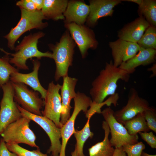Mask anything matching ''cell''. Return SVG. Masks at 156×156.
I'll return each mask as SVG.
<instances>
[{
    "label": "cell",
    "instance_id": "cell-23",
    "mask_svg": "<svg viewBox=\"0 0 156 156\" xmlns=\"http://www.w3.org/2000/svg\"><path fill=\"white\" fill-rule=\"evenodd\" d=\"M138 11L140 17L144 18L150 25L156 27V0H142Z\"/></svg>",
    "mask_w": 156,
    "mask_h": 156
},
{
    "label": "cell",
    "instance_id": "cell-5",
    "mask_svg": "<svg viewBox=\"0 0 156 156\" xmlns=\"http://www.w3.org/2000/svg\"><path fill=\"white\" fill-rule=\"evenodd\" d=\"M31 120L22 116L9 124L1 135L6 143H23L39 148L36 144V136L29 127Z\"/></svg>",
    "mask_w": 156,
    "mask_h": 156
},
{
    "label": "cell",
    "instance_id": "cell-31",
    "mask_svg": "<svg viewBox=\"0 0 156 156\" xmlns=\"http://www.w3.org/2000/svg\"><path fill=\"white\" fill-rule=\"evenodd\" d=\"M142 139L153 148H156V137L152 132L138 133Z\"/></svg>",
    "mask_w": 156,
    "mask_h": 156
},
{
    "label": "cell",
    "instance_id": "cell-35",
    "mask_svg": "<svg viewBox=\"0 0 156 156\" xmlns=\"http://www.w3.org/2000/svg\"><path fill=\"white\" fill-rule=\"evenodd\" d=\"M37 10H41L44 5V0H33Z\"/></svg>",
    "mask_w": 156,
    "mask_h": 156
},
{
    "label": "cell",
    "instance_id": "cell-26",
    "mask_svg": "<svg viewBox=\"0 0 156 156\" xmlns=\"http://www.w3.org/2000/svg\"><path fill=\"white\" fill-rule=\"evenodd\" d=\"M5 54L0 58V89L10 80V75L12 73L18 71V69L10 64L9 55Z\"/></svg>",
    "mask_w": 156,
    "mask_h": 156
},
{
    "label": "cell",
    "instance_id": "cell-29",
    "mask_svg": "<svg viewBox=\"0 0 156 156\" xmlns=\"http://www.w3.org/2000/svg\"><path fill=\"white\" fill-rule=\"evenodd\" d=\"M127 156H141L143 151L145 148V144L142 142L133 144H127L122 146Z\"/></svg>",
    "mask_w": 156,
    "mask_h": 156
},
{
    "label": "cell",
    "instance_id": "cell-9",
    "mask_svg": "<svg viewBox=\"0 0 156 156\" xmlns=\"http://www.w3.org/2000/svg\"><path fill=\"white\" fill-rule=\"evenodd\" d=\"M73 99L74 107L72 114L60 128L62 143L59 156H66V148L68 140L75 131V123L77 116L81 111L86 114L88 107L90 106L92 103L91 98L79 92H76V96Z\"/></svg>",
    "mask_w": 156,
    "mask_h": 156
},
{
    "label": "cell",
    "instance_id": "cell-39",
    "mask_svg": "<svg viewBox=\"0 0 156 156\" xmlns=\"http://www.w3.org/2000/svg\"><path fill=\"white\" fill-rule=\"evenodd\" d=\"M141 156H156V155H150L143 151L142 153Z\"/></svg>",
    "mask_w": 156,
    "mask_h": 156
},
{
    "label": "cell",
    "instance_id": "cell-14",
    "mask_svg": "<svg viewBox=\"0 0 156 156\" xmlns=\"http://www.w3.org/2000/svg\"><path fill=\"white\" fill-rule=\"evenodd\" d=\"M120 0H91L89 5L90 12L86 22V25L92 27L96 24L98 20L102 17L111 16L113 8L121 3Z\"/></svg>",
    "mask_w": 156,
    "mask_h": 156
},
{
    "label": "cell",
    "instance_id": "cell-1",
    "mask_svg": "<svg viewBox=\"0 0 156 156\" xmlns=\"http://www.w3.org/2000/svg\"><path fill=\"white\" fill-rule=\"evenodd\" d=\"M130 75L125 70L114 66L112 61L106 63L105 68L100 71L92 82L90 91L92 103L88 114L93 115L96 113H101L104 99L116 93L118 81L121 80L127 82Z\"/></svg>",
    "mask_w": 156,
    "mask_h": 156
},
{
    "label": "cell",
    "instance_id": "cell-17",
    "mask_svg": "<svg viewBox=\"0 0 156 156\" xmlns=\"http://www.w3.org/2000/svg\"><path fill=\"white\" fill-rule=\"evenodd\" d=\"M63 78V83L61 89L62 109L60 122L63 125L70 117V105L72 99L75 96V88L78 80L68 76Z\"/></svg>",
    "mask_w": 156,
    "mask_h": 156
},
{
    "label": "cell",
    "instance_id": "cell-34",
    "mask_svg": "<svg viewBox=\"0 0 156 156\" xmlns=\"http://www.w3.org/2000/svg\"><path fill=\"white\" fill-rule=\"evenodd\" d=\"M113 156H127L122 147L115 148Z\"/></svg>",
    "mask_w": 156,
    "mask_h": 156
},
{
    "label": "cell",
    "instance_id": "cell-12",
    "mask_svg": "<svg viewBox=\"0 0 156 156\" xmlns=\"http://www.w3.org/2000/svg\"><path fill=\"white\" fill-rule=\"evenodd\" d=\"M62 86L55 84L53 81L48 85L44 99V108L41 112L42 115L52 120L58 128L63 125L60 122L62 109V99L59 92Z\"/></svg>",
    "mask_w": 156,
    "mask_h": 156
},
{
    "label": "cell",
    "instance_id": "cell-20",
    "mask_svg": "<svg viewBox=\"0 0 156 156\" xmlns=\"http://www.w3.org/2000/svg\"><path fill=\"white\" fill-rule=\"evenodd\" d=\"M156 54V49H145L140 47V49L134 56L122 63L119 67L130 74L140 65L146 66L155 62Z\"/></svg>",
    "mask_w": 156,
    "mask_h": 156
},
{
    "label": "cell",
    "instance_id": "cell-33",
    "mask_svg": "<svg viewBox=\"0 0 156 156\" xmlns=\"http://www.w3.org/2000/svg\"><path fill=\"white\" fill-rule=\"evenodd\" d=\"M0 156H18L15 153L10 151L2 138L0 139Z\"/></svg>",
    "mask_w": 156,
    "mask_h": 156
},
{
    "label": "cell",
    "instance_id": "cell-2",
    "mask_svg": "<svg viewBox=\"0 0 156 156\" xmlns=\"http://www.w3.org/2000/svg\"><path fill=\"white\" fill-rule=\"evenodd\" d=\"M45 35L44 33L40 31L25 36L19 44L15 47L14 53H9L1 48L0 50L12 56L10 58L9 62L14 64L17 69L28 70L26 63L29 59L36 57L38 60L42 57L53 59L52 53L49 51L42 52L38 48V40Z\"/></svg>",
    "mask_w": 156,
    "mask_h": 156
},
{
    "label": "cell",
    "instance_id": "cell-30",
    "mask_svg": "<svg viewBox=\"0 0 156 156\" xmlns=\"http://www.w3.org/2000/svg\"><path fill=\"white\" fill-rule=\"evenodd\" d=\"M147 126L150 130L156 133V112L155 109L150 107L143 112Z\"/></svg>",
    "mask_w": 156,
    "mask_h": 156
},
{
    "label": "cell",
    "instance_id": "cell-13",
    "mask_svg": "<svg viewBox=\"0 0 156 156\" xmlns=\"http://www.w3.org/2000/svg\"><path fill=\"white\" fill-rule=\"evenodd\" d=\"M150 107L148 101L140 96L136 90L132 88L129 91L126 105L114 112L113 115L118 122L123 125L126 121L144 112Z\"/></svg>",
    "mask_w": 156,
    "mask_h": 156
},
{
    "label": "cell",
    "instance_id": "cell-37",
    "mask_svg": "<svg viewBox=\"0 0 156 156\" xmlns=\"http://www.w3.org/2000/svg\"><path fill=\"white\" fill-rule=\"evenodd\" d=\"M150 70H151L153 73V77L155 76L156 75V64L153 65V66L151 68L149 69Z\"/></svg>",
    "mask_w": 156,
    "mask_h": 156
},
{
    "label": "cell",
    "instance_id": "cell-19",
    "mask_svg": "<svg viewBox=\"0 0 156 156\" xmlns=\"http://www.w3.org/2000/svg\"><path fill=\"white\" fill-rule=\"evenodd\" d=\"M150 26L144 18L140 17L121 29L118 32V36L120 39L137 43Z\"/></svg>",
    "mask_w": 156,
    "mask_h": 156
},
{
    "label": "cell",
    "instance_id": "cell-22",
    "mask_svg": "<svg viewBox=\"0 0 156 156\" xmlns=\"http://www.w3.org/2000/svg\"><path fill=\"white\" fill-rule=\"evenodd\" d=\"M102 127L104 131V137L101 142H98L88 149L89 156H113L115 151L109 139L110 130L107 122H103Z\"/></svg>",
    "mask_w": 156,
    "mask_h": 156
},
{
    "label": "cell",
    "instance_id": "cell-27",
    "mask_svg": "<svg viewBox=\"0 0 156 156\" xmlns=\"http://www.w3.org/2000/svg\"><path fill=\"white\" fill-rule=\"evenodd\" d=\"M141 47L145 49H156V27L150 25L137 43Z\"/></svg>",
    "mask_w": 156,
    "mask_h": 156
},
{
    "label": "cell",
    "instance_id": "cell-36",
    "mask_svg": "<svg viewBox=\"0 0 156 156\" xmlns=\"http://www.w3.org/2000/svg\"><path fill=\"white\" fill-rule=\"evenodd\" d=\"M122 1H126L134 2L137 3L139 5L141 3L142 0H122Z\"/></svg>",
    "mask_w": 156,
    "mask_h": 156
},
{
    "label": "cell",
    "instance_id": "cell-15",
    "mask_svg": "<svg viewBox=\"0 0 156 156\" xmlns=\"http://www.w3.org/2000/svg\"><path fill=\"white\" fill-rule=\"evenodd\" d=\"M113 59V64L119 67L134 56L139 51L140 47L137 43L127 41L120 39L109 43Z\"/></svg>",
    "mask_w": 156,
    "mask_h": 156
},
{
    "label": "cell",
    "instance_id": "cell-6",
    "mask_svg": "<svg viewBox=\"0 0 156 156\" xmlns=\"http://www.w3.org/2000/svg\"><path fill=\"white\" fill-rule=\"evenodd\" d=\"M1 88L3 94L0 103V136L9 124L22 117L14 99V90L12 82L10 80Z\"/></svg>",
    "mask_w": 156,
    "mask_h": 156
},
{
    "label": "cell",
    "instance_id": "cell-28",
    "mask_svg": "<svg viewBox=\"0 0 156 156\" xmlns=\"http://www.w3.org/2000/svg\"><path fill=\"white\" fill-rule=\"evenodd\" d=\"M6 144L8 149L11 152L16 154L18 156H52L42 153L39 148L30 151L23 148L18 144Z\"/></svg>",
    "mask_w": 156,
    "mask_h": 156
},
{
    "label": "cell",
    "instance_id": "cell-3",
    "mask_svg": "<svg viewBox=\"0 0 156 156\" xmlns=\"http://www.w3.org/2000/svg\"><path fill=\"white\" fill-rule=\"evenodd\" d=\"M76 44L66 30L62 36L60 41L55 44L49 45L53 51V59L56 65L54 78L57 81L61 77L68 76L70 66H72L75 48Z\"/></svg>",
    "mask_w": 156,
    "mask_h": 156
},
{
    "label": "cell",
    "instance_id": "cell-7",
    "mask_svg": "<svg viewBox=\"0 0 156 156\" xmlns=\"http://www.w3.org/2000/svg\"><path fill=\"white\" fill-rule=\"evenodd\" d=\"M114 112L109 107L105 109L101 113L109 129L111 135L109 141L112 146L117 148L127 144H133L138 142L139 137L138 135L129 134L125 127L115 118L113 115Z\"/></svg>",
    "mask_w": 156,
    "mask_h": 156
},
{
    "label": "cell",
    "instance_id": "cell-32",
    "mask_svg": "<svg viewBox=\"0 0 156 156\" xmlns=\"http://www.w3.org/2000/svg\"><path fill=\"white\" fill-rule=\"evenodd\" d=\"M16 5L20 8L29 12L37 10L33 0H21L17 1Z\"/></svg>",
    "mask_w": 156,
    "mask_h": 156
},
{
    "label": "cell",
    "instance_id": "cell-11",
    "mask_svg": "<svg viewBox=\"0 0 156 156\" xmlns=\"http://www.w3.org/2000/svg\"><path fill=\"white\" fill-rule=\"evenodd\" d=\"M64 26L78 47L82 58L85 57L89 49L97 47L98 43L94 33L87 25L72 23L64 24Z\"/></svg>",
    "mask_w": 156,
    "mask_h": 156
},
{
    "label": "cell",
    "instance_id": "cell-8",
    "mask_svg": "<svg viewBox=\"0 0 156 156\" xmlns=\"http://www.w3.org/2000/svg\"><path fill=\"white\" fill-rule=\"evenodd\" d=\"M17 106L22 116L27 117L37 123L48 135L50 141L51 146L47 150V153H51L52 156H59L61 148V129L46 117L31 113L23 109L18 104Z\"/></svg>",
    "mask_w": 156,
    "mask_h": 156
},
{
    "label": "cell",
    "instance_id": "cell-4",
    "mask_svg": "<svg viewBox=\"0 0 156 156\" xmlns=\"http://www.w3.org/2000/svg\"><path fill=\"white\" fill-rule=\"evenodd\" d=\"M20 9L21 17L19 21L15 27L3 36L7 40L8 47L11 50H14L16 42L24 33L34 29H42L48 25L47 22L43 21L45 19L41 10L29 12Z\"/></svg>",
    "mask_w": 156,
    "mask_h": 156
},
{
    "label": "cell",
    "instance_id": "cell-18",
    "mask_svg": "<svg viewBox=\"0 0 156 156\" xmlns=\"http://www.w3.org/2000/svg\"><path fill=\"white\" fill-rule=\"evenodd\" d=\"M90 12L89 5L83 1H68L64 14V24L72 23L84 25Z\"/></svg>",
    "mask_w": 156,
    "mask_h": 156
},
{
    "label": "cell",
    "instance_id": "cell-25",
    "mask_svg": "<svg viewBox=\"0 0 156 156\" xmlns=\"http://www.w3.org/2000/svg\"><path fill=\"white\" fill-rule=\"evenodd\" d=\"M91 118H88L87 121L83 128L80 130L75 129L73 133L76 141V146L78 156H85L83 153L84 143L89 138H92L94 133L90 130V121Z\"/></svg>",
    "mask_w": 156,
    "mask_h": 156
},
{
    "label": "cell",
    "instance_id": "cell-24",
    "mask_svg": "<svg viewBox=\"0 0 156 156\" xmlns=\"http://www.w3.org/2000/svg\"><path fill=\"white\" fill-rule=\"evenodd\" d=\"M123 125L131 135H137L140 132H148L150 130L145 120L143 112L138 114L126 121Z\"/></svg>",
    "mask_w": 156,
    "mask_h": 156
},
{
    "label": "cell",
    "instance_id": "cell-16",
    "mask_svg": "<svg viewBox=\"0 0 156 156\" xmlns=\"http://www.w3.org/2000/svg\"><path fill=\"white\" fill-rule=\"evenodd\" d=\"M33 71L27 74H23L16 72L10 75V80L12 83H21L27 85L35 91L39 92L42 99L45 97L47 90L41 85L38 78V72L40 66V62L37 59L32 60Z\"/></svg>",
    "mask_w": 156,
    "mask_h": 156
},
{
    "label": "cell",
    "instance_id": "cell-21",
    "mask_svg": "<svg viewBox=\"0 0 156 156\" xmlns=\"http://www.w3.org/2000/svg\"><path fill=\"white\" fill-rule=\"evenodd\" d=\"M42 12L45 19L57 21L64 19V14L68 1L67 0H44Z\"/></svg>",
    "mask_w": 156,
    "mask_h": 156
},
{
    "label": "cell",
    "instance_id": "cell-10",
    "mask_svg": "<svg viewBox=\"0 0 156 156\" xmlns=\"http://www.w3.org/2000/svg\"><path fill=\"white\" fill-rule=\"evenodd\" d=\"M12 83L14 88V101L26 111L42 116L40 109L44 105V101L39 97V92L30 90L24 83Z\"/></svg>",
    "mask_w": 156,
    "mask_h": 156
},
{
    "label": "cell",
    "instance_id": "cell-38",
    "mask_svg": "<svg viewBox=\"0 0 156 156\" xmlns=\"http://www.w3.org/2000/svg\"><path fill=\"white\" fill-rule=\"evenodd\" d=\"M71 156H78L77 153V149L76 146H75V149L74 151L72 152L71 153Z\"/></svg>",
    "mask_w": 156,
    "mask_h": 156
}]
</instances>
